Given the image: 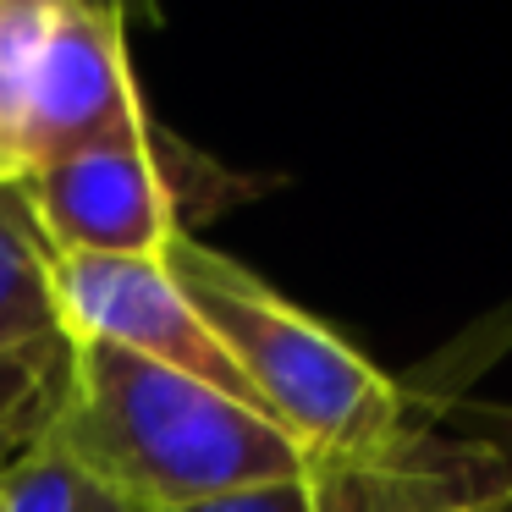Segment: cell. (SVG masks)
Instances as JSON below:
<instances>
[{
	"label": "cell",
	"instance_id": "obj_1",
	"mask_svg": "<svg viewBox=\"0 0 512 512\" xmlns=\"http://www.w3.org/2000/svg\"><path fill=\"white\" fill-rule=\"evenodd\" d=\"M45 446L133 512H182L320 468L254 402L72 336L67 391Z\"/></svg>",
	"mask_w": 512,
	"mask_h": 512
},
{
	"label": "cell",
	"instance_id": "obj_2",
	"mask_svg": "<svg viewBox=\"0 0 512 512\" xmlns=\"http://www.w3.org/2000/svg\"><path fill=\"white\" fill-rule=\"evenodd\" d=\"M166 265L237 364L254 402L320 468H358L408 430V380H391L342 331L281 298L232 254L182 237L166 248Z\"/></svg>",
	"mask_w": 512,
	"mask_h": 512
},
{
	"label": "cell",
	"instance_id": "obj_3",
	"mask_svg": "<svg viewBox=\"0 0 512 512\" xmlns=\"http://www.w3.org/2000/svg\"><path fill=\"white\" fill-rule=\"evenodd\" d=\"M12 193L56 259H160L221 210L259 199L265 182L226 171L155 127L138 144L89 149L34 171Z\"/></svg>",
	"mask_w": 512,
	"mask_h": 512
},
{
	"label": "cell",
	"instance_id": "obj_4",
	"mask_svg": "<svg viewBox=\"0 0 512 512\" xmlns=\"http://www.w3.org/2000/svg\"><path fill=\"white\" fill-rule=\"evenodd\" d=\"M155 127L160 122L149 116L127 61V12L89 0H50L23 122V177L89 149L138 144Z\"/></svg>",
	"mask_w": 512,
	"mask_h": 512
},
{
	"label": "cell",
	"instance_id": "obj_5",
	"mask_svg": "<svg viewBox=\"0 0 512 512\" xmlns=\"http://www.w3.org/2000/svg\"><path fill=\"white\" fill-rule=\"evenodd\" d=\"M56 309L61 336L72 342H111L149 364H166L237 402H254L237 364L215 331L199 320L182 281L160 259H56ZM259 408V402H254ZM265 413V408H259Z\"/></svg>",
	"mask_w": 512,
	"mask_h": 512
},
{
	"label": "cell",
	"instance_id": "obj_6",
	"mask_svg": "<svg viewBox=\"0 0 512 512\" xmlns=\"http://www.w3.org/2000/svg\"><path fill=\"white\" fill-rule=\"evenodd\" d=\"M342 474V512H485L468 463L435 424V397L413 391V419L380 457Z\"/></svg>",
	"mask_w": 512,
	"mask_h": 512
},
{
	"label": "cell",
	"instance_id": "obj_7",
	"mask_svg": "<svg viewBox=\"0 0 512 512\" xmlns=\"http://www.w3.org/2000/svg\"><path fill=\"white\" fill-rule=\"evenodd\" d=\"M56 254L23 215L12 188H0V358L56 342Z\"/></svg>",
	"mask_w": 512,
	"mask_h": 512
},
{
	"label": "cell",
	"instance_id": "obj_8",
	"mask_svg": "<svg viewBox=\"0 0 512 512\" xmlns=\"http://www.w3.org/2000/svg\"><path fill=\"white\" fill-rule=\"evenodd\" d=\"M67 391V336L0 358V479L50 441Z\"/></svg>",
	"mask_w": 512,
	"mask_h": 512
},
{
	"label": "cell",
	"instance_id": "obj_9",
	"mask_svg": "<svg viewBox=\"0 0 512 512\" xmlns=\"http://www.w3.org/2000/svg\"><path fill=\"white\" fill-rule=\"evenodd\" d=\"M45 23L50 0H0V188H17L23 177V122Z\"/></svg>",
	"mask_w": 512,
	"mask_h": 512
},
{
	"label": "cell",
	"instance_id": "obj_10",
	"mask_svg": "<svg viewBox=\"0 0 512 512\" xmlns=\"http://www.w3.org/2000/svg\"><path fill=\"white\" fill-rule=\"evenodd\" d=\"M435 424L468 463L479 496H485V512H512V408L435 397Z\"/></svg>",
	"mask_w": 512,
	"mask_h": 512
},
{
	"label": "cell",
	"instance_id": "obj_11",
	"mask_svg": "<svg viewBox=\"0 0 512 512\" xmlns=\"http://www.w3.org/2000/svg\"><path fill=\"white\" fill-rule=\"evenodd\" d=\"M0 512H133V507L105 496L61 452L39 446L28 463H17L12 474L0 479Z\"/></svg>",
	"mask_w": 512,
	"mask_h": 512
},
{
	"label": "cell",
	"instance_id": "obj_12",
	"mask_svg": "<svg viewBox=\"0 0 512 512\" xmlns=\"http://www.w3.org/2000/svg\"><path fill=\"white\" fill-rule=\"evenodd\" d=\"M182 512H342V474L336 468H314L303 479H281V485H254L221 501H199Z\"/></svg>",
	"mask_w": 512,
	"mask_h": 512
}]
</instances>
